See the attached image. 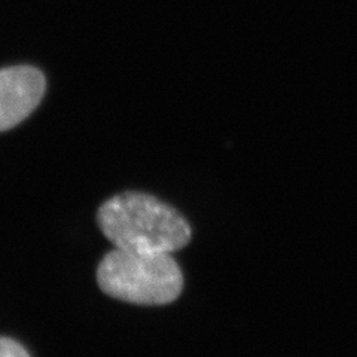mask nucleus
Returning a JSON list of instances; mask_svg holds the SVG:
<instances>
[{"mask_svg": "<svg viewBox=\"0 0 357 357\" xmlns=\"http://www.w3.org/2000/svg\"><path fill=\"white\" fill-rule=\"evenodd\" d=\"M97 223L115 249L173 253L191 241L189 222L172 206L142 192L109 198L97 213Z\"/></svg>", "mask_w": 357, "mask_h": 357, "instance_id": "1", "label": "nucleus"}, {"mask_svg": "<svg viewBox=\"0 0 357 357\" xmlns=\"http://www.w3.org/2000/svg\"><path fill=\"white\" fill-rule=\"evenodd\" d=\"M100 289L137 305H165L181 296L183 274L172 253L114 249L97 268Z\"/></svg>", "mask_w": 357, "mask_h": 357, "instance_id": "2", "label": "nucleus"}, {"mask_svg": "<svg viewBox=\"0 0 357 357\" xmlns=\"http://www.w3.org/2000/svg\"><path fill=\"white\" fill-rule=\"evenodd\" d=\"M45 88V76L31 66L0 70V132L24 121L39 106Z\"/></svg>", "mask_w": 357, "mask_h": 357, "instance_id": "3", "label": "nucleus"}, {"mask_svg": "<svg viewBox=\"0 0 357 357\" xmlns=\"http://www.w3.org/2000/svg\"><path fill=\"white\" fill-rule=\"evenodd\" d=\"M0 357H30V354L17 341L0 337Z\"/></svg>", "mask_w": 357, "mask_h": 357, "instance_id": "4", "label": "nucleus"}]
</instances>
